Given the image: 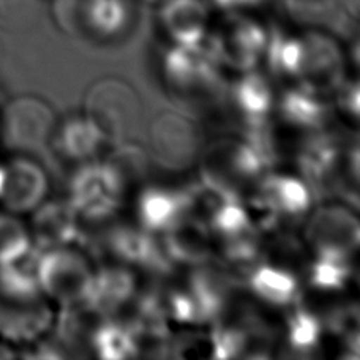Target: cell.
Here are the masks:
<instances>
[{
	"label": "cell",
	"mask_w": 360,
	"mask_h": 360,
	"mask_svg": "<svg viewBox=\"0 0 360 360\" xmlns=\"http://www.w3.org/2000/svg\"><path fill=\"white\" fill-rule=\"evenodd\" d=\"M141 100L128 82L117 78L96 81L84 100V115L98 128L108 146L125 143L136 128Z\"/></svg>",
	"instance_id": "obj_1"
},
{
	"label": "cell",
	"mask_w": 360,
	"mask_h": 360,
	"mask_svg": "<svg viewBox=\"0 0 360 360\" xmlns=\"http://www.w3.org/2000/svg\"><path fill=\"white\" fill-rule=\"evenodd\" d=\"M127 186L108 162H86L68 185V204L81 220L105 221L120 209Z\"/></svg>",
	"instance_id": "obj_2"
},
{
	"label": "cell",
	"mask_w": 360,
	"mask_h": 360,
	"mask_svg": "<svg viewBox=\"0 0 360 360\" xmlns=\"http://www.w3.org/2000/svg\"><path fill=\"white\" fill-rule=\"evenodd\" d=\"M94 269L81 247L44 250L38 258V283L44 297L59 307L82 305Z\"/></svg>",
	"instance_id": "obj_3"
},
{
	"label": "cell",
	"mask_w": 360,
	"mask_h": 360,
	"mask_svg": "<svg viewBox=\"0 0 360 360\" xmlns=\"http://www.w3.org/2000/svg\"><path fill=\"white\" fill-rule=\"evenodd\" d=\"M56 119L48 103L34 95H21L0 109V143L16 153H30L46 146Z\"/></svg>",
	"instance_id": "obj_4"
},
{
	"label": "cell",
	"mask_w": 360,
	"mask_h": 360,
	"mask_svg": "<svg viewBox=\"0 0 360 360\" xmlns=\"http://www.w3.org/2000/svg\"><path fill=\"white\" fill-rule=\"evenodd\" d=\"M56 24L73 37H117L130 22L128 0H54Z\"/></svg>",
	"instance_id": "obj_5"
},
{
	"label": "cell",
	"mask_w": 360,
	"mask_h": 360,
	"mask_svg": "<svg viewBox=\"0 0 360 360\" xmlns=\"http://www.w3.org/2000/svg\"><path fill=\"white\" fill-rule=\"evenodd\" d=\"M207 41L221 67L239 73L256 70L264 59L269 30L253 18L233 13Z\"/></svg>",
	"instance_id": "obj_6"
},
{
	"label": "cell",
	"mask_w": 360,
	"mask_h": 360,
	"mask_svg": "<svg viewBox=\"0 0 360 360\" xmlns=\"http://www.w3.org/2000/svg\"><path fill=\"white\" fill-rule=\"evenodd\" d=\"M308 214L304 240L311 253L332 252L356 258L360 247L356 209L348 204H324Z\"/></svg>",
	"instance_id": "obj_7"
},
{
	"label": "cell",
	"mask_w": 360,
	"mask_h": 360,
	"mask_svg": "<svg viewBox=\"0 0 360 360\" xmlns=\"http://www.w3.org/2000/svg\"><path fill=\"white\" fill-rule=\"evenodd\" d=\"M307 133L295 152V166L299 177L305 180L316 199L338 188L345 150L335 134L326 131L324 128Z\"/></svg>",
	"instance_id": "obj_8"
},
{
	"label": "cell",
	"mask_w": 360,
	"mask_h": 360,
	"mask_svg": "<svg viewBox=\"0 0 360 360\" xmlns=\"http://www.w3.org/2000/svg\"><path fill=\"white\" fill-rule=\"evenodd\" d=\"M162 67L166 82L180 94L209 90L218 82L221 70L207 37L193 46L171 43V48L163 56Z\"/></svg>",
	"instance_id": "obj_9"
},
{
	"label": "cell",
	"mask_w": 360,
	"mask_h": 360,
	"mask_svg": "<svg viewBox=\"0 0 360 360\" xmlns=\"http://www.w3.org/2000/svg\"><path fill=\"white\" fill-rule=\"evenodd\" d=\"M304 62L297 84L321 95L333 94L345 79L343 51L333 37L323 30H308L302 35Z\"/></svg>",
	"instance_id": "obj_10"
},
{
	"label": "cell",
	"mask_w": 360,
	"mask_h": 360,
	"mask_svg": "<svg viewBox=\"0 0 360 360\" xmlns=\"http://www.w3.org/2000/svg\"><path fill=\"white\" fill-rule=\"evenodd\" d=\"M48 176L35 160L25 153L4 163V185L0 209L15 215L32 214L48 196Z\"/></svg>",
	"instance_id": "obj_11"
},
{
	"label": "cell",
	"mask_w": 360,
	"mask_h": 360,
	"mask_svg": "<svg viewBox=\"0 0 360 360\" xmlns=\"http://www.w3.org/2000/svg\"><path fill=\"white\" fill-rule=\"evenodd\" d=\"M149 146L153 158L163 168L185 169L196 160L198 133L184 115L165 112L150 124Z\"/></svg>",
	"instance_id": "obj_12"
},
{
	"label": "cell",
	"mask_w": 360,
	"mask_h": 360,
	"mask_svg": "<svg viewBox=\"0 0 360 360\" xmlns=\"http://www.w3.org/2000/svg\"><path fill=\"white\" fill-rule=\"evenodd\" d=\"M106 247L120 264L127 267L144 269L153 274L172 272V262L165 253L158 234L146 228L122 224L108 234Z\"/></svg>",
	"instance_id": "obj_13"
},
{
	"label": "cell",
	"mask_w": 360,
	"mask_h": 360,
	"mask_svg": "<svg viewBox=\"0 0 360 360\" xmlns=\"http://www.w3.org/2000/svg\"><path fill=\"white\" fill-rule=\"evenodd\" d=\"M29 233L40 252L81 247L84 242L82 220L68 201H43L32 212Z\"/></svg>",
	"instance_id": "obj_14"
},
{
	"label": "cell",
	"mask_w": 360,
	"mask_h": 360,
	"mask_svg": "<svg viewBox=\"0 0 360 360\" xmlns=\"http://www.w3.org/2000/svg\"><path fill=\"white\" fill-rule=\"evenodd\" d=\"M138 283L131 267L106 264L94 269L82 305L100 318H112L128 308L136 295Z\"/></svg>",
	"instance_id": "obj_15"
},
{
	"label": "cell",
	"mask_w": 360,
	"mask_h": 360,
	"mask_svg": "<svg viewBox=\"0 0 360 360\" xmlns=\"http://www.w3.org/2000/svg\"><path fill=\"white\" fill-rule=\"evenodd\" d=\"M165 253L172 266L198 267L209 264L215 258V237L207 224L184 217L158 234Z\"/></svg>",
	"instance_id": "obj_16"
},
{
	"label": "cell",
	"mask_w": 360,
	"mask_h": 360,
	"mask_svg": "<svg viewBox=\"0 0 360 360\" xmlns=\"http://www.w3.org/2000/svg\"><path fill=\"white\" fill-rule=\"evenodd\" d=\"M184 286L191 295L201 327L218 323L226 313L233 280L217 262L193 267Z\"/></svg>",
	"instance_id": "obj_17"
},
{
	"label": "cell",
	"mask_w": 360,
	"mask_h": 360,
	"mask_svg": "<svg viewBox=\"0 0 360 360\" xmlns=\"http://www.w3.org/2000/svg\"><path fill=\"white\" fill-rule=\"evenodd\" d=\"M207 0H165L158 6V21L172 44L193 46L209 34Z\"/></svg>",
	"instance_id": "obj_18"
},
{
	"label": "cell",
	"mask_w": 360,
	"mask_h": 360,
	"mask_svg": "<svg viewBox=\"0 0 360 360\" xmlns=\"http://www.w3.org/2000/svg\"><path fill=\"white\" fill-rule=\"evenodd\" d=\"M247 286L256 299L275 308L292 307L300 302V281L291 269L262 261L247 276Z\"/></svg>",
	"instance_id": "obj_19"
},
{
	"label": "cell",
	"mask_w": 360,
	"mask_h": 360,
	"mask_svg": "<svg viewBox=\"0 0 360 360\" xmlns=\"http://www.w3.org/2000/svg\"><path fill=\"white\" fill-rule=\"evenodd\" d=\"M185 217L184 190L147 186L138 198L139 224L153 234H163Z\"/></svg>",
	"instance_id": "obj_20"
},
{
	"label": "cell",
	"mask_w": 360,
	"mask_h": 360,
	"mask_svg": "<svg viewBox=\"0 0 360 360\" xmlns=\"http://www.w3.org/2000/svg\"><path fill=\"white\" fill-rule=\"evenodd\" d=\"M276 108L288 125L305 133L324 128L330 115V106L326 101V95L313 92L299 84L288 89L280 96Z\"/></svg>",
	"instance_id": "obj_21"
},
{
	"label": "cell",
	"mask_w": 360,
	"mask_h": 360,
	"mask_svg": "<svg viewBox=\"0 0 360 360\" xmlns=\"http://www.w3.org/2000/svg\"><path fill=\"white\" fill-rule=\"evenodd\" d=\"M233 101L243 122L269 120L275 108V95L266 76L252 72L242 73L233 89Z\"/></svg>",
	"instance_id": "obj_22"
},
{
	"label": "cell",
	"mask_w": 360,
	"mask_h": 360,
	"mask_svg": "<svg viewBox=\"0 0 360 360\" xmlns=\"http://www.w3.org/2000/svg\"><path fill=\"white\" fill-rule=\"evenodd\" d=\"M356 258L342 253L321 252L313 253V258L307 264V280L314 291L340 292L349 286Z\"/></svg>",
	"instance_id": "obj_23"
},
{
	"label": "cell",
	"mask_w": 360,
	"mask_h": 360,
	"mask_svg": "<svg viewBox=\"0 0 360 360\" xmlns=\"http://www.w3.org/2000/svg\"><path fill=\"white\" fill-rule=\"evenodd\" d=\"M59 144L63 153L75 162H92L106 147V141L86 115L65 120L59 131Z\"/></svg>",
	"instance_id": "obj_24"
},
{
	"label": "cell",
	"mask_w": 360,
	"mask_h": 360,
	"mask_svg": "<svg viewBox=\"0 0 360 360\" xmlns=\"http://www.w3.org/2000/svg\"><path fill=\"white\" fill-rule=\"evenodd\" d=\"M90 349L103 360H125L139 357L136 338L125 323L106 319L98 323L90 335Z\"/></svg>",
	"instance_id": "obj_25"
},
{
	"label": "cell",
	"mask_w": 360,
	"mask_h": 360,
	"mask_svg": "<svg viewBox=\"0 0 360 360\" xmlns=\"http://www.w3.org/2000/svg\"><path fill=\"white\" fill-rule=\"evenodd\" d=\"M292 307L285 326L286 345L297 356H310L323 345L326 333L323 318L300 304Z\"/></svg>",
	"instance_id": "obj_26"
},
{
	"label": "cell",
	"mask_w": 360,
	"mask_h": 360,
	"mask_svg": "<svg viewBox=\"0 0 360 360\" xmlns=\"http://www.w3.org/2000/svg\"><path fill=\"white\" fill-rule=\"evenodd\" d=\"M264 59L274 75L297 79L304 62L302 35H288L281 30H270Z\"/></svg>",
	"instance_id": "obj_27"
},
{
	"label": "cell",
	"mask_w": 360,
	"mask_h": 360,
	"mask_svg": "<svg viewBox=\"0 0 360 360\" xmlns=\"http://www.w3.org/2000/svg\"><path fill=\"white\" fill-rule=\"evenodd\" d=\"M253 228L247 204L240 198L228 196L217 205L209 218V229L215 239H226Z\"/></svg>",
	"instance_id": "obj_28"
},
{
	"label": "cell",
	"mask_w": 360,
	"mask_h": 360,
	"mask_svg": "<svg viewBox=\"0 0 360 360\" xmlns=\"http://www.w3.org/2000/svg\"><path fill=\"white\" fill-rule=\"evenodd\" d=\"M18 217L4 209L0 210V266L24 258L34 248L29 226Z\"/></svg>",
	"instance_id": "obj_29"
},
{
	"label": "cell",
	"mask_w": 360,
	"mask_h": 360,
	"mask_svg": "<svg viewBox=\"0 0 360 360\" xmlns=\"http://www.w3.org/2000/svg\"><path fill=\"white\" fill-rule=\"evenodd\" d=\"M210 359L231 360L245 357L250 349L248 332L242 326L218 323L210 326Z\"/></svg>",
	"instance_id": "obj_30"
},
{
	"label": "cell",
	"mask_w": 360,
	"mask_h": 360,
	"mask_svg": "<svg viewBox=\"0 0 360 360\" xmlns=\"http://www.w3.org/2000/svg\"><path fill=\"white\" fill-rule=\"evenodd\" d=\"M114 147L115 150L106 162L117 171L122 182L128 188L133 182H138L146 174V155L138 147L125 143Z\"/></svg>",
	"instance_id": "obj_31"
},
{
	"label": "cell",
	"mask_w": 360,
	"mask_h": 360,
	"mask_svg": "<svg viewBox=\"0 0 360 360\" xmlns=\"http://www.w3.org/2000/svg\"><path fill=\"white\" fill-rule=\"evenodd\" d=\"M335 95V105L340 112H342L348 120L359 122L360 114V90L357 79H343L340 86L333 90Z\"/></svg>",
	"instance_id": "obj_32"
},
{
	"label": "cell",
	"mask_w": 360,
	"mask_h": 360,
	"mask_svg": "<svg viewBox=\"0 0 360 360\" xmlns=\"http://www.w3.org/2000/svg\"><path fill=\"white\" fill-rule=\"evenodd\" d=\"M266 0H207V4L226 13H242L250 8H256Z\"/></svg>",
	"instance_id": "obj_33"
},
{
	"label": "cell",
	"mask_w": 360,
	"mask_h": 360,
	"mask_svg": "<svg viewBox=\"0 0 360 360\" xmlns=\"http://www.w3.org/2000/svg\"><path fill=\"white\" fill-rule=\"evenodd\" d=\"M139 2L146 4V5H150V6H160L165 2V0H139Z\"/></svg>",
	"instance_id": "obj_34"
},
{
	"label": "cell",
	"mask_w": 360,
	"mask_h": 360,
	"mask_svg": "<svg viewBox=\"0 0 360 360\" xmlns=\"http://www.w3.org/2000/svg\"><path fill=\"white\" fill-rule=\"evenodd\" d=\"M2 185H4V163H0V193H2Z\"/></svg>",
	"instance_id": "obj_35"
},
{
	"label": "cell",
	"mask_w": 360,
	"mask_h": 360,
	"mask_svg": "<svg viewBox=\"0 0 360 360\" xmlns=\"http://www.w3.org/2000/svg\"><path fill=\"white\" fill-rule=\"evenodd\" d=\"M2 106H4V103H2V101H0V109H2Z\"/></svg>",
	"instance_id": "obj_36"
}]
</instances>
